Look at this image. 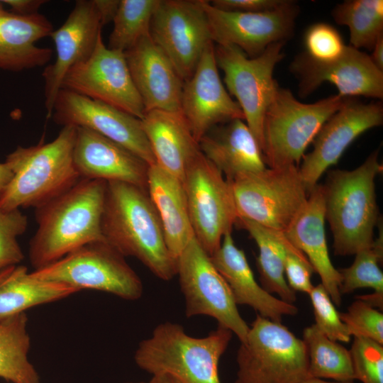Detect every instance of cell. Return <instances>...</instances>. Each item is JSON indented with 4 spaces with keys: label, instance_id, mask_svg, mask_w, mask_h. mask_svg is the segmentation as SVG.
Wrapping results in <instances>:
<instances>
[{
    "label": "cell",
    "instance_id": "cell-30",
    "mask_svg": "<svg viewBox=\"0 0 383 383\" xmlns=\"http://www.w3.org/2000/svg\"><path fill=\"white\" fill-rule=\"evenodd\" d=\"M236 224L246 230L257 245V265L262 288L270 294H276L282 301L294 304L296 294L287 282L284 261L289 251L299 249L290 243L284 232L242 218H238Z\"/></svg>",
    "mask_w": 383,
    "mask_h": 383
},
{
    "label": "cell",
    "instance_id": "cell-2",
    "mask_svg": "<svg viewBox=\"0 0 383 383\" xmlns=\"http://www.w3.org/2000/svg\"><path fill=\"white\" fill-rule=\"evenodd\" d=\"M106 185L102 179H80L67 191L35 209L38 228L28 250L35 270L84 245L104 240L101 218Z\"/></svg>",
    "mask_w": 383,
    "mask_h": 383
},
{
    "label": "cell",
    "instance_id": "cell-50",
    "mask_svg": "<svg viewBox=\"0 0 383 383\" xmlns=\"http://www.w3.org/2000/svg\"><path fill=\"white\" fill-rule=\"evenodd\" d=\"M4 12V11L3 10L2 7H1V4L0 3V16Z\"/></svg>",
    "mask_w": 383,
    "mask_h": 383
},
{
    "label": "cell",
    "instance_id": "cell-18",
    "mask_svg": "<svg viewBox=\"0 0 383 383\" xmlns=\"http://www.w3.org/2000/svg\"><path fill=\"white\" fill-rule=\"evenodd\" d=\"M289 70L299 80V95L302 97L329 82L344 97L383 98V72L368 54L350 45H346L339 57L326 62L315 60L306 52L298 54Z\"/></svg>",
    "mask_w": 383,
    "mask_h": 383
},
{
    "label": "cell",
    "instance_id": "cell-49",
    "mask_svg": "<svg viewBox=\"0 0 383 383\" xmlns=\"http://www.w3.org/2000/svg\"><path fill=\"white\" fill-rule=\"evenodd\" d=\"M299 383H353V382H329L323 380V379L308 377Z\"/></svg>",
    "mask_w": 383,
    "mask_h": 383
},
{
    "label": "cell",
    "instance_id": "cell-39",
    "mask_svg": "<svg viewBox=\"0 0 383 383\" xmlns=\"http://www.w3.org/2000/svg\"><path fill=\"white\" fill-rule=\"evenodd\" d=\"M340 317L353 338H367L383 345L382 312L357 299Z\"/></svg>",
    "mask_w": 383,
    "mask_h": 383
},
{
    "label": "cell",
    "instance_id": "cell-44",
    "mask_svg": "<svg viewBox=\"0 0 383 383\" xmlns=\"http://www.w3.org/2000/svg\"><path fill=\"white\" fill-rule=\"evenodd\" d=\"M99 14L102 25L113 21L117 12L118 0H93Z\"/></svg>",
    "mask_w": 383,
    "mask_h": 383
},
{
    "label": "cell",
    "instance_id": "cell-17",
    "mask_svg": "<svg viewBox=\"0 0 383 383\" xmlns=\"http://www.w3.org/2000/svg\"><path fill=\"white\" fill-rule=\"evenodd\" d=\"M382 123V102L363 103L348 97L321 128L312 141V151L304 155L299 166L300 177L308 193L359 135Z\"/></svg>",
    "mask_w": 383,
    "mask_h": 383
},
{
    "label": "cell",
    "instance_id": "cell-27",
    "mask_svg": "<svg viewBox=\"0 0 383 383\" xmlns=\"http://www.w3.org/2000/svg\"><path fill=\"white\" fill-rule=\"evenodd\" d=\"M140 120L155 164L182 182L187 164L200 150L182 113L152 110Z\"/></svg>",
    "mask_w": 383,
    "mask_h": 383
},
{
    "label": "cell",
    "instance_id": "cell-32",
    "mask_svg": "<svg viewBox=\"0 0 383 383\" xmlns=\"http://www.w3.org/2000/svg\"><path fill=\"white\" fill-rule=\"evenodd\" d=\"M302 340L308 354L309 377L353 382L355 379L349 350L329 339L314 324L304 328Z\"/></svg>",
    "mask_w": 383,
    "mask_h": 383
},
{
    "label": "cell",
    "instance_id": "cell-7",
    "mask_svg": "<svg viewBox=\"0 0 383 383\" xmlns=\"http://www.w3.org/2000/svg\"><path fill=\"white\" fill-rule=\"evenodd\" d=\"M235 383H299L309 377L302 339L281 322L257 315L237 351Z\"/></svg>",
    "mask_w": 383,
    "mask_h": 383
},
{
    "label": "cell",
    "instance_id": "cell-6",
    "mask_svg": "<svg viewBox=\"0 0 383 383\" xmlns=\"http://www.w3.org/2000/svg\"><path fill=\"white\" fill-rule=\"evenodd\" d=\"M348 98L335 94L304 104L291 90L278 84L263 120L262 153L265 165L299 167L306 148Z\"/></svg>",
    "mask_w": 383,
    "mask_h": 383
},
{
    "label": "cell",
    "instance_id": "cell-13",
    "mask_svg": "<svg viewBox=\"0 0 383 383\" xmlns=\"http://www.w3.org/2000/svg\"><path fill=\"white\" fill-rule=\"evenodd\" d=\"M150 35L184 81L193 74L213 43L201 0H159Z\"/></svg>",
    "mask_w": 383,
    "mask_h": 383
},
{
    "label": "cell",
    "instance_id": "cell-33",
    "mask_svg": "<svg viewBox=\"0 0 383 383\" xmlns=\"http://www.w3.org/2000/svg\"><path fill=\"white\" fill-rule=\"evenodd\" d=\"M331 15L350 30V46L372 50L383 34L382 0H347L337 4Z\"/></svg>",
    "mask_w": 383,
    "mask_h": 383
},
{
    "label": "cell",
    "instance_id": "cell-36",
    "mask_svg": "<svg viewBox=\"0 0 383 383\" xmlns=\"http://www.w3.org/2000/svg\"><path fill=\"white\" fill-rule=\"evenodd\" d=\"M355 379L362 383H383V345L354 337L350 350Z\"/></svg>",
    "mask_w": 383,
    "mask_h": 383
},
{
    "label": "cell",
    "instance_id": "cell-1",
    "mask_svg": "<svg viewBox=\"0 0 383 383\" xmlns=\"http://www.w3.org/2000/svg\"><path fill=\"white\" fill-rule=\"evenodd\" d=\"M101 233L122 255L135 257L157 277L168 281L177 274V260L167 248L159 215L146 189L107 182Z\"/></svg>",
    "mask_w": 383,
    "mask_h": 383
},
{
    "label": "cell",
    "instance_id": "cell-35",
    "mask_svg": "<svg viewBox=\"0 0 383 383\" xmlns=\"http://www.w3.org/2000/svg\"><path fill=\"white\" fill-rule=\"evenodd\" d=\"M382 219L379 221L378 237L370 247L355 254L353 264L339 270L340 274V292L350 294L361 288H371L374 292L383 293V274L379 264L383 259V231Z\"/></svg>",
    "mask_w": 383,
    "mask_h": 383
},
{
    "label": "cell",
    "instance_id": "cell-34",
    "mask_svg": "<svg viewBox=\"0 0 383 383\" xmlns=\"http://www.w3.org/2000/svg\"><path fill=\"white\" fill-rule=\"evenodd\" d=\"M158 3L159 0H121L107 47L125 52L148 35Z\"/></svg>",
    "mask_w": 383,
    "mask_h": 383
},
{
    "label": "cell",
    "instance_id": "cell-26",
    "mask_svg": "<svg viewBox=\"0 0 383 383\" xmlns=\"http://www.w3.org/2000/svg\"><path fill=\"white\" fill-rule=\"evenodd\" d=\"M52 25L38 13L20 15L4 12L0 16V69L21 71L45 65L52 50L35 45L50 36Z\"/></svg>",
    "mask_w": 383,
    "mask_h": 383
},
{
    "label": "cell",
    "instance_id": "cell-48",
    "mask_svg": "<svg viewBox=\"0 0 383 383\" xmlns=\"http://www.w3.org/2000/svg\"><path fill=\"white\" fill-rule=\"evenodd\" d=\"M148 383H182L177 378L167 374L152 375Z\"/></svg>",
    "mask_w": 383,
    "mask_h": 383
},
{
    "label": "cell",
    "instance_id": "cell-16",
    "mask_svg": "<svg viewBox=\"0 0 383 383\" xmlns=\"http://www.w3.org/2000/svg\"><path fill=\"white\" fill-rule=\"evenodd\" d=\"M51 116L63 126L95 131L125 147L149 166L155 164L141 120L116 107L62 88Z\"/></svg>",
    "mask_w": 383,
    "mask_h": 383
},
{
    "label": "cell",
    "instance_id": "cell-25",
    "mask_svg": "<svg viewBox=\"0 0 383 383\" xmlns=\"http://www.w3.org/2000/svg\"><path fill=\"white\" fill-rule=\"evenodd\" d=\"M203 155L228 181L236 175L264 170L261 148L243 119L217 125L199 142Z\"/></svg>",
    "mask_w": 383,
    "mask_h": 383
},
{
    "label": "cell",
    "instance_id": "cell-24",
    "mask_svg": "<svg viewBox=\"0 0 383 383\" xmlns=\"http://www.w3.org/2000/svg\"><path fill=\"white\" fill-rule=\"evenodd\" d=\"M211 259L228 284L237 305L250 306L260 316L276 322H282L284 316L297 313L294 304L275 297L257 282L244 251L235 245L231 233L223 236L220 248Z\"/></svg>",
    "mask_w": 383,
    "mask_h": 383
},
{
    "label": "cell",
    "instance_id": "cell-22",
    "mask_svg": "<svg viewBox=\"0 0 383 383\" xmlns=\"http://www.w3.org/2000/svg\"><path fill=\"white\" fill-rule=\"evenodd\" d=\"M73 162L81 179L120 181L147 190L149 165L125 147L77 127Z\"/></svg>",
    "mask_w": 383,
    "mask_h": 383
},
{
    "label": "cell",
    "instance_id": "cell-12",
    "mask_svg": "<svg viewBox=\"0 0 383 383\" xmlns=\"http://www.w3.org/2000/svg\"><path fill=\"white\" fill-rule=\"evenodd\" d=\"M185 301V314L209 316L240 341L250 326L240 316L232 292L195 236L177 259V274Z\"/></svg>",
    "mask_w": 383,
    "mask_h": 383
},
{
    "label": "cell",
    "instance_id": "cell-46",
    "mask_svg": "<svg viewBox=\"0 0 383 383\" xmlns=\"http://www.w3.org/2000/svg\"><path fill=\"white\" fill-rule=\"evenodd\" d=\"M13 176V174L9 165L6 162H0V201Z\"/></svg>",
    "mask_w": 383,
    "mask_h": 383
},
{
    "label": "cell",
    "instance_id": "cell-11",
    "mask_svg": "<svg viewBox=\"0 0 383 383\" xmlns=\"http://www.w3.org/2000/svg\"><path fill=\"white\" fill-rule=\"evenodd\" d=\"M284 44L272 43L254 58L248 57L233 45L214 46L217 66L223 72L228 92L237 99L244 120L261 150L265 113L278 85L273 72L276 65L284 57Z\"/></svg>",
    "mask_w": 383,
    "mask_h": 383
},
{
    "label": "cell",
    "instance_id": "cell-29",
    "mask_svg": "<svg viewBox=\"0 0 383 383\" xmlns=\"http://www.w3.org/2000/svg\"><path fill=\"white\" fill-rule=\"evenodd\" d=\"M77 292L63 284L35 278L24 265L6 267L0 270V321Z\"/></svg>",
    "mask_w": 383,
    "mask_h": 383
},
{
    "label": "cell",
    "instance_id": "cell-9",
    "mask_svg": "<svg viewBox=\"0 0 383 383\" xmlns=\"http://www.w3.org/2000/svg\"><path fill=\"white\" fill-rule=\"evenodd\" d=\"M35 278L63 284L78 292L93 289L130 301L141 297L140 278L125 257L105 240L93 241L31 272Z\"/></svg>",
    "mask_w": 383,
    "mask_h": 383
},
{
    "label": "cell",
    "instance_id": "cell-10",
    "mask_svg": "<svg viewBox=\"0 0 383 383\" xmlns=\"http://www.w3.org/2000/svg\"><path fill=\"white\" fill-rule=\"evenodd\" d=\"M182 183L194 236L211 256L238 220L231 183L201 150L187 164Z\"/></svg>",
    "mask_w": 383,
    "mask_h": 383
},
{
    "label": "cell",
    "instance_id": "cell-8",
    "mask_svg": "<svg viewBox=\"0 0 383 383\" xmlns=\"http://www.w3.org/2000/svg\"><path fill=\"white\" fill-rule=\"evenodd\" d=\"M231 183L238 218L284 232L309 193L294 165L241 173Z\"/></svg>",
    "mask_w": 383,
    "mask_h": 383
},
{
    "label": "cell",
    "instance_id": "cell-38",
    "mask_svg": "<svg viewBox=\"0 0 383 383\" xmlns=\"http://www.w3.org/2000/svg\"><path fill=\"white\" fill-rule=\"evenodd\" d=\"M28 227V218L20 209H0V270L18 265L24 257L17 238Z\"/></svg>",
    "mask_w": 383,
    "mask_h": 383
},
{
    "label": "cell",
    "instance_id": "cell-14",
    "mask_svg": "<svg viewBox=\"0 0 383 383\" xmlns=\"http://www.w3.org/2000/svg\"><path fill=\"white\" fill-rule=\"evenodd\" d=\"M62 88L116 107L139 119L145 113L124 52L109 48L101 34L91 55L67 73Z\"/></svg>",
    "mask_w": 383,
    "mask_h": 383
},
{
    "label": "cell",
    "instance_id": "cell-41",
    "mask_svg": "<svg viewBox=\"0 0 383 383\" xmlns=\"http://www.w3.org/2000/svg\"><path fill=\"white\" fill-rule=\"evenodd\" d=\"M313 267L299 250L289 251L284 261V274L289 287L294 292L309 294L313 287L311 283Z\"/></svg>",
    "mask_w": 383,
    "mask_h": 383
},
{
    "label": "cell",
    "instance_id": "cell-3",
    "mask_svg": "<svg viewBox=\"0 0 383 383\" xmlns=\"http://www.w3.org/2000/svg\"><path fill=\"white\" fill-rule=\"evenodd\" d=\"M379 149L353 170H331L322 185L325 219L333 234L335 255H355L369 248L380 216L377 204L375 179L382 172Z\"/></svg>",
    "mask_w": 383,
    "mask_h": 383
},
{
    "label": "cell",
    "instance_id": "cell-4",
    "mask_svg": "<svg viewBox=\"0 0 383 383\" xmlns=\"http://www.w3.org/2000/svg\"><path fill=\"white\" fill-rule=\"evenodd\" d=\"M77 127L63 126L48 143L18 146L6 162L13 176L0 201L5 211L37 208L70 189L81 179L73 162Z\"/></svg>",
    "mask_w": 383,
    "mask_h": 383
},
{
    "label": "cell",
    "instance_id": "cell-31",
    "mask_svg": "<svg viewBox=\"0 0 383 383\" xmlns=\"http://www.w3.org/2000/svg\"><path fill=\"white\" fill-rule=\"evenodd\" d=\"M28 318L22 313L0 321V377L13 383H40L28 360Z\"/></svg>",
    "mask_w": 383,
    "mask_h": 383
},
{
    "label": "cell",
    "instance_id": "cell-43",
    "mask_svg": "<svg viewBox=\"0 0 383 383\" xmlns=\"http://www.w3.org/2000/svg\"><path fill=\"white\" fill-rule=\"evenodd\" d=\"M1 2L9 5L13 13L20 15H29L37 13V11L45 1L43 0H4Z\"/></svg>",
    "mask_w": 383,
    "mask_h": 383
},
{
    "label": "cell",
    "instance_id": "cell-51",
    "mask_svg": "<svg viewBox=\"0 0 383 383\" xmlns=\"http://www.w3.org/2000/svg\"><path fill=\"white\" fill-rule=\"evenodd\" d=\"M126 383H148V382H126Z\"/></svg>",
    "mask_w": 383,
    "mask_h": 383
},
{
    "label": "cell",
    "instance_id": "cell-28",
    "mask_svg": "<svg viewBox=\"0 0 383 383\" xmlns=\"http://www.w3.org/2000/svg\"><path fill=\"white\" fill-rule=\"evenodd\" d=\"M147 191L159 215L167 248L177 260L194 237L183 183L153 164L148 167Z\"/></svg>",
    "mask_w": 383,
    "mask_h": 383
},
{
    "label": "cell",
    "instance_id": "cell-37",
    "mask_svg": "<svg viewBox=\"0 0 383 383\" xmlns=\"http://www.w3.org/2000/svg\"><path fill=\"white\" fill-rule=\"evenodd\" d=\"M309 296L318 329L332 340L350 342L351 335L323 286H313Z\"/></svg>",
    "mask_w": 383,
    "mask_h": 383
},
{
    "label": "cell",
    "instance_id": "cell-21",
    "mask_svg": "<svg viewBox=\"0 0 383 383\" xmlns=\"http://www.w3.org/2000/svg\"><path fill=\"white\" fill-rule=\"evenodd\" d=\"M145 113L181 111L184 80L150 33L124 52Z\"/></svg>",
    "mask_w": 383,
    "mask_h": 383
},
{
    "label": "cell",
    "instance_id": "cell-19",
    "mask_svg": "<svg viewBox=\"0 0 383 383\" xmlns=\"http://www.w3.org/2000/svg\"><path fill=\"white\" fill-rule=\"evenodd\" d=\"M181 112L198 143L214 126L244 120L241 108L220 78L213 43L206 48L193 74L184 82Z\"/></svg>",
    "mask_w": 383,
    "mask_h": 383
},
{
    "label": "cell",
    "instance_id": "cell-45",
    "mask_svg": "<svg viewBox=\"0 0 383 383\" xmlns=\"http://www.w3.org/2000/svg\"><path fill=\"white\" fill-rule=\"evenodd\" d=\"M370 55L374 65L383 72V34L377 40Z\"/></svg>",
    "mask_w": 383,
    "mask_h": 383
},
{
    "label": "cell",
    "instance_id": "cell-23",
    "mask_svg": "<svg viewBox=\"0 0 383 383\" xmlns=\"http://www.w3.org/2000/svg\"><path fill=\"white\" fill-rule=\"evenodd\" d=\"M323 187L317 184L304 206L284 232L287 239L306 257L335 306H340V274L331 262L325 231Z\"/></svg>",
    "mask_w": 383,
    "mask_h": 383
},
{
    "label": "cell",
    "instance_id": "cell-47",
    "mask_svg": "<svg viewBox=\"0 0 383 383\" xmlns=\"http://www.w3.org/2000/svg\"><path fill=\"white\" fill-rule=\"evenodd\" d=\"M356 299L365 301L374 308L377 307L379 309H381V311H382L383 293L374 292L371 294L357 296Z\"/></svg>",
    "mask_w": 383,
    "mask_h": 383
},
{
    "label": "cell",
    "instance_id": "cell-40",
    "mask_svg": "<svg viewBox=\"0 0 383 383\" xmlns=\"http://www.w3.org/2000/svg\"><path fill=\"white\" fill-rule=\"evenodd\" d=\"M306 53L312 59L326 62L339 57L346 45L338 30L330 24L317 23L304 34Z\"/></svg>",
    "mask_w": 383,
    "mask_h": 383
},
{
    "label": "cell",
    "instance_id": "cell-15",
    "mask_svg": "<svg viewBox=\"0 0 383 383\" xmlns=\"http://www.w3.org/2000/svg\"><path fill=\"white\" fill-rule=\"evenodd\" d=\"M201 4L213 43L235 46L250 58L259 56L272 43L289 40L300 11L296 3L291 0H284L274 9L258 13L223 11L206 0H201Z\"/></svg>",
    "mask_w": 383,
    "mask_h": 383
},
{
    "label": "cell",
    "instance_id": "cell-5",
    "mask_svg": "<svg viewBox=\"0 0 383 383\" xmlns=\"http://www.w3.org/2000/svg\"><path fill=\"white\" fill-rule=\"evenodd\" d=\"M233 333L221 326L206 336L189 335L176 323L159 324L134 355L137 365L152 375L167 374L182 383H221L218 363Z\"/></svg>",
    "mask_w": 383,
    "mask_h": 383
},
{
    "label": "cell",
    "instance_id": "cell-42",
    "mask_svg": "<svg viewBox=\"0 0 383 383\" xmlns=\"http://www.w3.org/2000/svg\"><path fill=\"white\" fill-rule=\"evenodd\" d=\"M284 0H213L211 5L218 9L240 13H258L274 9Z\"/></svg>",
    "mask_w": 383,
    "mask_h": 383
},
{
    "label": "cell",
    "instance_id": "cell-20",
    "mask_svg": "<svg viewBox=\"0 0 383 383\" xmlns=\"http://www.w3.org/2000/svg\"><path fill=\"white\" fill-rule=\"evenodd\" d=\"M102 26L94 1L78 0L65 22L50 34L55 46L56 59L43 73L48 117L52 116L65 75L91 55Z\"/></svg>",
    "mask_w": 383,
    "mask_h": 383
}]
</instances>
